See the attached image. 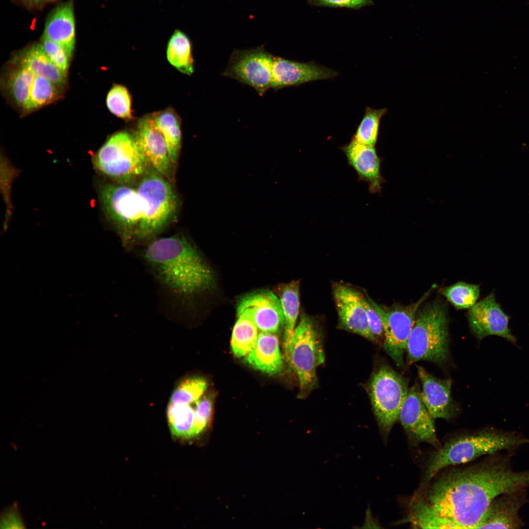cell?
Returning <instances> with one entry per match:
<instances>
[{"label":"cell","mask_w":529,"mask_h":529,"mask_svg":"<svg viewBox=\"0 0 529 529\" xmlns=\"http://www.w3.org/2000/svg\"><path fill=\"white\" fill-rule=\"evenodd\" d=\"M529 486V471L513 470L509 457L497 452L477 464L444 474L419 498L451 529H476L494 499Z\"/></svg>","instance_id":"6da1fadb"},{"label":"cell","mask_w":529,"mask_h":529,"mask_svg":"<svg viewBox=\"0 0 529 529\" xmlns=\"http://www.w3.org/2000/svg\"><path fill=\"white\" fill-rule=\"evenodd\" d=\"M144 258L160 282L172 292L189 296L212 286V272L184 236L159 239L145 249Z\"/></svg>","instance_id":"7a4b0ae2"},{"label":"cell","mask_w":529,"mask_h":529,"mask_svg":"<svg viewBox=\"0 0 529 529\" xmlns=\"http://www.w3.org/2000/svg\"><path fill=\"white\" fill-rule=\"evenodd\" d=\"M529 443V439L509 432L484 429L450 439L431 455L424 477L429 482L442 469L471 461L484 455L511 450Z\"/></svg>","instance_id":"3957f363"},{"label":"cell","mask_w":529,"mask_h":529,"mask_svg":"<svg viewBox=\"0 0 529 529\" xmlns=\"http://www.w3.org/2000/svg\"><path fill=\"white\" fill-rule=\"evenodd\" d=\"M407 362L427 361L443 364L449 358V334L446 306L435 299L417 310L409 337Z\"/></svg>","instance_id":"277c9868"},{"label":"cell","mask_w":529,"mask_h":529,"mask_svg":"<svg viewBox=\"0 0 529 529\" xmlns=\"http://www.w3.org/2000/svg\"><path fill=\"white\" fill-rule=\"evenodd\" d=\"M92 162L99 173L122 184L143 176L149 166L134 135L125 131L111 136Z\"/></svg>","instance_id":"5b68a950"},{"label":"cell","mask_w":529,"mask_h":529,"mask_svg":"<svg viewBox=\"0 0 529 529\" xmlns=\"http://www.w3.org/2000/svg\"><path fill=\"white\" fill-rule=\"evenodd\" d=\"M285 350L287 361L298 377L300 393H309L316 385V369L325 361L321 334L313 319L301 315Z\"/></svg>","instance_id":"8992f818"},{"label":"cell","mask_w":529,"mask_h":529,"mask_svg":"<svg viewBox=\"0 0 529 529\" xmlns=\"http://www.w3.org/2000/svg\"><path fill=\"white\" fill-rule=\"evenodd\" d=\"M168 179L154 169L142 178L136 190L142 219L138 239L152 236L172 219L177 208L176 194Z\"/></svg>","instance_id":"52a82bcc"},{"label":"cell","mask_w":529,"mask_h":529,"mask_svg":"<svg viewBox=\"0 0 529 529\" xmlns=\"http://www.w3.org/2000/svg\"><path fill=\"white\" fill-rule=\"evenodd\" d=\"M408 381L386 365L373 375L369 385L372 408L384 441H386L408 392Z\"/></svg>","instance_id":"ba28073f"},{"label":"cell","mask_w":529,"mask_h":529,"mask_svg":"<svg viewBox=\"0 0 529 529\" xmlns=\"http://www.w3.org/2000/svg\"><path fill=\"white\" fill-rule=\"evenodd\" d=\"M99 200L107 219L126 241L138 236L142 219L137 190L125 184L100 183Z\"/></svg>","instance_id":"9c48e42d"},{"label":"cell","mask_w":529,"mask_h":529,"mask_svg":"<svg viewBox=\"0 0 529 529\" xmlns=\"http://www.w3.org/2000/svg\"><path fill=\"white\" fill-rule=\"evenodd\" d=\"M434 286L427 291L416 302L408 305L400 304L386 307L369 299L382 320L384 332V348L399 367L404 365V356L407 342L414 326L418 309L429 296Z\"/></svg>","instance_id":"30bf717a"},{"label":"cell","mask_w":529,"mask_h":529,"mask_svg":"<svg viewBox=\"0 0 529 529\" xmlns=\"http://www.w3.org/2000/svg\"><path fill=\"white\" fill-rule=\"evenodd\" d=\"M274 58L263 47L237 50L232 53L223 75L252 87L262 96L272 86Z\"/></svg>","instance_id":"8fae6325"},{"label":"cell","mask_w":529,"mask_h":529,"mask_svg":"<svg viewBox=\"0 0 529 529\" xmlns=\"http://www.w3.org/2000/svg\"><path fill=\"white\" fill-rule=\"evenodd\" d=\"M420 389L417 383L409 388L398 420L411 445L427 443L436 449L441 446V444L436 435L434 419L422 400Z\"/></svg>","instance_id":"7c38bea8"},{"label":"cell","mask_w":529,"mask_h":529,"mask_svg":"<svg viewBox=\"0 0 529 529\" xmlns=\"http://www.w3.org/2000/svg\"><path fill=\"white\" fill-rule=\"evenodd\" d=\"M467 317L472 332L479 340L495 335L516 344L517 338L508 325L510 317L496 301L493 291L470 308Z\"/></svg>","instance_id":"4fadbf2b"},{"label":"cell","mask_w":529,"mask_h":529,"mask_svg":"<svg viewBox=\"0 0 529 529\" xmlns=\"http://www.w3.org/2000/svg\"><path fill=\"white\" fill-rule=\"evenodd\" d=\"M333 295L341 327L375 342L367 321L364 296L342 284L334 286Z\"/></svg>","instance_id":"5bb4252c"},{"label":"cell","mask_w":529,"mask_h":529,"mask_svg":"<svg viewBox=\"0 0 529 529\" xmlns=\"http://www.w3.org/2000/svg\"><path fill=\"white\" fill-rule=\"evenodd\" d=\"M134 136L149 166L168 179H170L172 163L165 139L155 124L152 114L144 115L139 120Z\"/></svg>","instance_id":"9a60e30c"},{"label":"cell","mask_w":529,"mask_h":529,"mask_svg":"<svg viewBox=\"0 0 529 529\" xmlns=\"http://www.w3.org/2000/svg\"><path fill=\"white\" fill-rule=\"evenodd\" d=\"M417 369L422 387L421 397L431 416L434 419H453L457 408L451 396L452 380L435 377L422 366H417Z\"/></svg>","instance_id":"2e32d148"},{"label":"cell","mask_w":529,"mask_h":529,"mask_svg":"<svg viewBox=\"0 0 529 529\" xmlns=\"http://www.w3.org/2000/svg\"><path fill=\"white\" fill-rule=\"evenodd\" d=\"M337 72L313 62H299L274 56L271 88L275 90L307 82L333 78Z\"/></svg>","instance_id":"e0dca14e"},{"label":"cell","mask_w":529,"mask_h":529,"mask_svg":"<svg viewBox=\"0 0 529 529\" xmlns=\"http://www.w3.org/2000/svg\"><path fill=\"white\" fill-rule=\"evenodd\" d=\"M526 489L501 495L490 503L476 529H520L524 523L519 515L527 502Z\"/></svg>","instance_id":"ac0fdd59"},{"label":"cell","mask_w":529,"mask_h":529,"mask_svg":"<svg viewBox=\"0 0 529 529\" xmlns=\"http://www.w3.org/2000/svg\"><path fill=\"white\" fill-rule=\"evenodd\" d=\"M249 309L260 331L275 333L284 326V316L280 300L272 292L263 290L246 295L237 306V312Z\"/></svg>","instance_id":"d6986e66"},{"label":"cell","mask_w":529,"mask_h":529,"mask_svg":"<svg viewBox=\"0 0 529 529\" xmlns=\"http://www.w3.org/2000/svg\"><path fill=\"white\" fill-rule=\"evenodd\" d=\"M38 76L14 57L4 73V90L11 101L24 114L31 112Z\"/></svg>","instance_id":"ffe728a7"},{"label":"cell","mask_w":529,"mask_h":529,"mask_svg":"<svg viewBox=\"0 0 529 529\" xmlns=\"http://www.w3.org/2000/svg\"><path fill=\"white\" fill-rule=\"evenodd\" d=\"M341 149L349 164L355 170L360 179L368 183L372 192L380 190L383 179L380 172V159L375 146L359 143L351 140Z\"/></svg>","instance_id":"44dd1931"},{"label":"cell","mask_w":529,"mask_h":529,"mask_svg":"<svg viewBox=\"0 0 529 529\" xmlns=\"http://www.w3.org/2000/svg\"><path fill=\"white\" fill-rule=\"evenodd\" d=\"M75 32L73 3L69 0L51 12L43 36L62 46L71 58L75 46Z\"/></svg>","instance_id":"7402d4cb"},{"label":"cell","mask_w":529,"mask_h":529,"mask_svg":"<svg viewBox=\"0 0 529 529\" xmlns=\"http://www.w3.org/2000/svg\"><path fill=\"white\" fill-rule=\"evenodd\" d=\"M245 360L254 368L270 375L281 372L283 362L277 336L274 333L261 332L255 347Z\"/></svg>","instance_id":"603a6c76"},{"label":"cell","mask_w":529,"mask_h":529,"mask_svg":"<svg viewBox=\"0 0 529 529\" xmlns=\"http://www.w3.org/2000/svg\"><path fill=\"white\" fill-rule=\"evenodd\" d=\"M34 73L42 76L62 89L66 83V74L46 54L41 44H34L17 53L15 56Z\"/></svg>","instance_id":"cb8c5ba5"},{"label":"cell","mask_w":529,"mask_h":529,"mask_svg":"<svg viewBox=\"0 0 529 529\" xmlns=\"http://www.w3.org/2000/svg\"><path fill=\"white\" fill-rule=\"evenodd\" d=\"M237 314L238 319L232 332L231 347L234 355L241 358L247 356L255 347L259 335L258 329L249 309H244L237 312Z\"/></svg>","instance_id":"d4e9b609"},{"label":"cell","mask_w":529,"mask_h":529,"mask_svg":"<svg viewBox=\"0 0 529 529\" xmlns=\"http://www.w3.org/2000/svg\"><path fill=\"white\" fill-rule=\"evenodd\" d=\"M152 115L155 124L166 142L169 159L172 164H175L178 160L181 146L180 118L170 108Z\"/></svg>","instance_id":"484cf974"},{"label":"cell","mask_w":529,"mask_h":529,"mask_svg":"<svg viewBox=\"0 0 529 529\" xmlns=\"http://www.w3.org/2000/svg\"><path fill=\"white\" fill-rule=\"evenodd\" d=\"M299 281L282 284L278 287L279 300L284 316V347L290 339L296 323L299 310Z\"/></svg>","instance_id":"4316f807"},{"label":"cell","mask_w":529,"mask_h":529,"mask_svg":"<svg viewBox=\"0 0 529 529\" xmlns=\"http://www.w3.org/2000/svg\"><path fill=\"white\" fill-rule=\"evenodd\" d=\"M168 61L183 73L191 75L194 71L191 41L188 35L175 29L171 35L167 47Z\"/></svg>","instance_id":"83f0119b"},{"label":"cell","mask_w":529,"mask_h":529,"mask_svg":"<svg viewBox=\"0 0 529 529\" xmlns=\"http://www.w3.org/2000/svg\"><path fill=\"white\" fill-rule=\"evenodd\" d=\"M192 404L168 403L167 417L171 435L181 440L195 437L194 434L195 410Z\"/></svg>","instance_id":"f1b7e54d"},{"label":"cell","mask_w":529,"mask_h":529,"mask_svg":"<svg viewBox=\"0 0 529 529\" xmlns=\"http://www.w3.org/2000/svg\"><path fill=\"white\" fill-rule=\"evenodd\" d=\"M441 294L456 309H470L480 296V285L458 282L444 288Z\"/></svg>","instance_id":"f546056e"},{"label":"cell","mask_w":529,"mask_h":529,"mask_svg":"<svg viewBox=\"0 0 529 529\" xmlns=\"http://www.w3.org/2000/svg\"><path fill=\"white\" fill-rule=\"evenodd\" d=\"M386 113L385 108L374 109L366 107L364 115L352 140L361 144L375 146L377 141L381 120Z\"/></svg>","instance_id":"4dcf8cb0"},{"label":"cell","mask_w":529,"mask_h":529,"mask_svg":"<svg viewBox=\"0 0 529 529\" xmlns=\"http://www.w3.org/2000/svg\"><path fill=\"white\" fill-rule=\"evenodd\" d=\"M207 383L200 377H192L181 381L173 390L168 403L193 404L206 391Z\"/></svg>","instance_id":"1f68e13d"},{"label":"cell","mask_w":529,"mask_h":529,"mask_svg":"<svg viewBox=\"0 0 529 529\" xmlns=\"http://www.w3.org/2000/svg\"><path fill=\"white\" fill-rule=\"evenodd\" d=\"M106 105L109 111L119 118H132L131 99L127 89L122 85H114L106 96Z\"/></svg>","instance_id":"d6a6232c"},{"label":"cell","mask_w":529,"mask_h":529,"mask_svg":"<svg viewBox=\"0 0 529 529\" xmlns=\"http://www.w3.org/2000/svg\"><path fill=\"white\" fill-rule=\"evenodd\" d=\"M40 44L50 60L66 74L70 57L64 48L58 44L43 36Z\"/></svg>","instance_id":"836d02e7"},{"label":"cell","mask_w":529,"mask_h":529,"mask_svg":"<svg viewBox=\"0 0 529 529\" xmlns=\"http://www.w3.org/2000/svg\"><path fill=\"white\" fill-rule=\"evenodd\" d=\"M194 434L200 435L207 427L212 411V402L209 397L200 398L195 403Z\"/></svg>","instance_id":"e575fe53"},{"label":"cell","mask_w":529,"mask_h":529,"mask_svg":"<svg viewBox=\"0 0 529 529\" xmlns=\"http://www.w3.org/2000/svg\"><path fill=\"white\" fill-rule=\"evenodd\" d=\"M364 304L369 328L375 342L384 338L383 327L380 316L371 303L369 298L364 297Z\"/></svg>","instance_id":"d590c367"},{"label":"cell","mask_w":529,"mask_h":529,"mask_svg":"<svg viewBox=\"0 0 529 529\" xmlns=\"http://www.w3.org/2000/svg\"><path fill=\"white\" fill-rule=\"evenodd\" d=\"M308 1L310 4L313 5L355 9L372 4L371 0H308Z\"/></svg>","instance_id":"8d00e7d4"},{"label":"cell","mask_w":529,"mask_h":529,"mask_svg":"<svg viewBox=\"0 0 529 529\" xmlns=\"http://www.w3.org/2000/svg\"><path fill=\"white\" fill-rule=\"evenodd\" d=\"M15 509L13 507H12L10 509L4 512L2 517L3 520H1V522L3 523L2 525L4 526V527L22 528L20 526L23 525V522Z\"/></svg>","instance_id":"74e56055"},{"label":"cell","mask_w":529,"mask_h":529,"mask_svg":"<svg viewBox=\"0 0 529 529\" xmlns=\"http://www.w3.org/2000/svg\"><path fill=\"white\" fill-rule=\"evenodd\" d=\"M26 3L34 6H40L55 0H24Z\"/></svg>","instance_id":"f35d334b"}]
</instances>
